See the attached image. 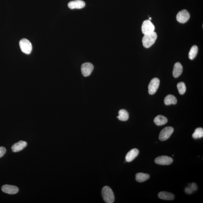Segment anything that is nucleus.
Returning a JSON list of instances; mask_svg holds the SVG:
<instances>
[{"instance_id":"f257e3e1","label":"nucleus","mask_w":203,"mask_h":203,"mask_svg":"<svg viewBox=\"0 0 203 203\" xmlns=\"http://www.w3.org/2000/svg\"><path fill=\"white\" fill-rule=\"evenodd\" d=\"M157 38V35L154 31L149 34L144 35L142 39L143 45L146 48H149L155 43Z\"/></svg>"},{"instance_id":"f03ea898","label":"nucleus","mask_w":203,"mask_h":203,"mask_svg":"<svg viewBox=\"0 0 203 203\" xmlns=\"http://www.w3.org/2000/svg\"><path fill=\"white\" fill-rule=\"evenodd\" d=\"M102 196L106 203H113L114 201L113 192L108 186L104 187L102 189Z\"/></svg>"},{"instance_id":"7ed1b4c3","label":"nucleus","mask_w":203,"mask_h":203,"mask_svg":"<svg viewBox=\"0 0 203 203\" xmlns=\"http://www.w3.org/2000/svg\"><path fill=\"white\" fill-rule=\"evenodd\" d=\"M19 45L21 51L24 53L29 55L32 51V45L29 40L26 38H23L19 42Z\"/></svg>"},{"instance_id":"20e7f679","label":"nucleus","mask_w":203,"mask_h":203,"mask_svg":"<svg viewBox=\"0 0 203 203\" xmlns=\"http://www.w3.org/2000/svg\"><path fill=\"white\" fill-rule=\"evenodd\" d=\"M155 26L149 20H146L143 22L142 26V30L144 35L149 34L153 32L155 30Z\"/></svg>"},{"instance_id":"39448f33","label":"nucleus","mask_w":203,"mask_h":203,"mask_svg":"<svg viewBox=\"0 0 203 203\" xmlns=\"http://www.w3.org/2000/svg\"><path fill=\"white\" fill-rule=\"evenodd\" d=\"M174 129L171 126H167L164 128L161 131L159 135V139L161 141H165L168 139L174 132Z\"/></svg>"},{"instance_id":"423d86ee","label":"nucleus","mask_w":203,"mask_h":203,"mask_svg":"<svg viewBox=\"0 0 203 203\" xmlns=\"http://www.w3.org/2000/svg\"><path fill=\"white\" fill-rule=\"evenodd\" d=\"M160 81L159 79L156 78L152 79L148 86V91L149 94L152 95L154 94L158 89L160 86Z\"/></svg>"},{"instance_id":"0eeeda50","label":"nucleus","mask_w":203,"mask_h":203,"mask_svg":"<svg viewBox=\"0 0 203 203\" xmlns=\"http://www.w3.org/2000/svg\"><path fill=\"white\" fill-rule=\"evenodd\" d=\"M190 18V15L186 10L181 11L176 15V19L178 22L182 24L186 23Z\"/></svg>"},{"instance_id":"6e6552de","label":"nucleus","mask_w":203,"mask_h":203,"mask_svg":"<svg viewBox=\"0 0 203 203\" xmlns=\"http://www.w3.org/2000/svg\"><path fill=\"white\" fill-rule=\"evenodd\" d=\"M94 66L91 63H84L81 66V72L83 75L87 77L91 75L93 72Z\"/></svg>"},{"instance_id":"1a4fd4ad","label":"nucleus","mask_w":203,"mask_h":203,"mask_svg":"<svg viewBox=\"0 0 203 203\" xmlns=\"http://www.w3.org/2000/svg\"><path fill=\"white\" fill-rule=\"evenodd\" d=\"M173 159L167 156H161L155 158V162L158 165H168L172 163Z\"/></svg>"},{"instance_id":"9d476101","label":"nucleus","mask_w":203,"mask_h":203,"mask_svg":"<svg viewBox=\"0 0 203 203\" xmlns=\"http://www.w3.org/2000/svg\"><path fill=\"white\" fill-rule=\"evenodd\" d=\"M2 190L4 193L10 195H14L19 192V188L17 187L10 185H3L2 188Z\"/></svg>"},{"instance_id":"9b49d317","label":"nucleus","mask_w":203,"mask_h":203,"mask_svg":"<svg viewBox=\"0 0 203 203\" xmlns=\"http://www.w3.org/2000/svg\"><path fill=\"white\" fill-rule=\"evenodd\" d=\"M85 5L86 3L84 1L81 0H76V1L70 2L68 3V8L71 9H80L84 8Z\"/></svg>"},{"instance_id":"f8f14e48","label":"nucleus","mask_w":203,"mask_h":203,"mask_svg":"<svg viewBox=\"0 0 203 203\" xmlns=\"http://www.w3.org/2000/svg\"><path fill=\"white\" fill-rule=\"evenodd\" d=\"M27 143L24 141H19L12 146L11 147L12 151L14 152H19L24 149L27 146Z\"/></svg>"},{"instance_id":"ddd939ff","label":"nucleus","mask_w":203,"mask_h":203,"mask_svg":"<svg viewBox=\"0 0 203 203\" xmlns=\"http://www.w3.org/2000/svg\"><path fill=\"white\" fill-rule=\"evenodd\" d=\"M139 150L137 149H133L127 153L125 159L126 162H131L134 160H135L139 154Z\"/></svg>"},{"instance_id":"4468645a","label":"nucleus","mask_w":203,"mask_h":203,"mask_svg":"<svg viewBox=\"0 0 203 203\" xmlns=\"http://www.w3.org/2000/svg\"><path fill=\"white\" fill-rule=\"evenodd\" d=\"M183 71V67L181 64L179 62L176 63L174 64L173 75L175 78H177L181 75Z\"/></svg>"},{"instance_id":"2eb2a0df","label":"nucleus","mask_w":203,"mask_h":203,"mask_svg":"<svg viewBox=\"0 0 203 203\" xmlns=\"http://www.w3.org/2000/svg\"><path fill=\"white\" fill-rule=\"evenodd\" d=\"M160 199L165 200H173L174 199V196L173 194L166 192H160L158 195Z\"/></svg>"},{"instance_id":"dca6fc26","label":"nucleus","mask_w":203,"mask_h":203,"mask_svg":"<svg viewBox=\"0 0 203 203\" xmlns=\"http://www.w3.org/2000/svg\"><path fill=\"white\" fill-rule=\"evenodd\" d=\"M167 118L162 115H158L155 117L154 120L155 124L158 126H161L165 125L167 122Z\"/></svg>"},{"instance_id":"f3484780","label":"nucleus","mask_w":203,"mask_h":203,"mask_svg":"<svg viewBox=\"0 0 203 203\" xmlns=\"http://www.w3.org/2000/svg\"><path fill=\"white\" fill-rule=\"evenodd\" d=\"M135 179L139 183H142L147 180L150 178L149 174L144 173H139L136 174Z\"/></svg>"},{"instance_id":"a211bd4d","label":"nucleus","mask_w":203,"mask_h":203,"mask_svg":"<svg viewBox=\"0 0 203 203\" xmlns=\"http://www.w3.org/2000/svg\"><path fill=\"white\" fill-rule=\"evenodd\" d=\"M177 100L176 97L174 95H169L165 97V103L166 105H169L172 104H176Z\"/></svg>"},{"instance_id":"6ab92c4d","label":"nucleus","mask_w":203,"mask_h":203,"mask_svg":"<svg viewBox=\"0 0 203 203\" xmlns=\"http://www.w3.org/2000/svg\"><path fill=\"white\" fill-rule=\"evenodd\" d=\"M119 116L117 118L120 121H127L129 119V114L128 112L125 109H121L119 112Z\"/></svg>"},{"instance_id":"aec40b11","label":"nucleus","mask_w":203,"mask_h":203,"mask_svg":"<svg viewBox=\"0 0 203 203\" xmlns=\"http://www.w3.org/2000/svg\"><path fill=\"white\" fill-rule=\"evenodd\" d=\"M198 51V48L197 46H193L190 49L189 53V58L191 60L195 59L197 55Z\"/></svg>"},{"instance_id":"412c9836","label":"nucleus","mask_w":203,"mask_h":203,"mask_svg":"<svg viewBox=\"0 0 203 203\" xmlns=\"http://www.w3.org/2000/svg\"><path fill=\"white\" fill-rule=\"evenodd\" d=\"M203 137V129L202 128H198L196 129L192 135V137L194 139H201Z\"/></svg>"},{"instance_id":"4be33fe9","label":"nucleus","mask_w":203,"mask_h":203,"mask_svg":"<svg viewBox=\"0 0 203 203\" xmlns=\"http://www.w3.org/2000/svg\"><path fill=\"white\" fill-rule=\"evenodd\" d=\"M177 86L180 94L182 95L184 94L186 90V86L184 83L183 82L178 83Z\"/></svg>"},{"instance_id":"5701e85b","label":"nucleus","mask_w":203,"mask_h":203,"mask_svg":"<svg viewBox=\"0 0 203 203\" xmlns=\"http://www.w3.org/2000/svg\"><path fill=\"white\" fill-rule=\"evenodd\" d=\"M6 152V149L4 147H0V158L5 154Z\"/></svg>"},{"instance_id":"b1692460","label":"nucleus","mask_w":203,"mask_h":203,"mask_svg":"<svg viewBox=\"0 0 203 203\" xmlns=\"http://www.w3.org/2000/svg\"><path fill=\"white\" fill-rule=\"evenodd\" d=\"M190 188L193 192H195L197 189V186L196 184L195 183H192L190 186Z\"/></svg>"},{"instance_id":"393cba45","label":"nucleus","mask_w":203,"mask_h":203,"mask_svg":"<svg viewBox=\"0 0 203 203\" xmlns=\"http://www.w3.org/2000/svg\"><path fill=\"white\" fill-rule=\"evenodd\" d=\"M185 192H186V193L188 194H191L193 193V191L191 189V188H190V187H188L185 188Z\"/></svg>"},{"instance_id":"a878e982","label":"nucleus","mask_w":203,"mask_h":203,"mask_svg":"<svg viewBox=\"0 0 203 203\" xmlns=\"http://www.w3.org/2000/svg\"><path fill=\"white\" fill-rule=\"evenodd\" d=\"M149 20H151V19H152V18H151V17H149Z\"/></svg>"}]
</instances>
